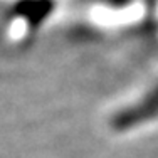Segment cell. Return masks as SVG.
<instances>
[{
  "instance_id": "3",
  "label": "cell",
  "mask_w": 158,
  "mask_h": 158,
  "mask_svg": "<svg viewBox=\"0 0 158 158\" xmlns=\"http://www.w3.org/2000/svg\"><path fill=\"white\" fill-rule=\"evenodd\" d=\"M152 37L158 44V0H152L150 5V20H148V29H146Z\"/></svg>"
},
{
  "instance_id": "1",
  "label": "cell",
  "mask_w": 158,
  "mask_h": 158,
  "mask_svg": "<svg viewBox=\"0 0 158 158\" xmlns=\"http://www.w3.org/2000/svg\"><path fill=\"white\" fill-rule=\"evenodd\" d=\"M150 5L152 0H81L74 27L91 39L148 29Z\"/></svg>"
},
{
  "instance_id": "2",
  "label": "cell",
  "mask_w": 158,
  "mask_h": 158,
  "mask_svg": "<svg viewBox=\"0 0 158 158\" xmlns=\"http://www.w3.org/2000/svg\"><path fill=\"white\" fill-rule=\"evenodd\" d=\"M57 0H19L0 24V44L12 51L25 47L52 17Z\"/></svg>"
}]
</instances>
